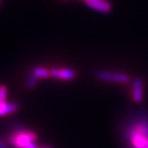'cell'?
Wrapping results in <instances>:
<instances>
[{"label":"cell","mask_w":148,"mask_h":148,"mask_svg":"<svg viewBox=\"0 0 148 148\" xmlns=\"http://www.w3.org/2000/svg\"><path fill=\"white\" fill-rule=\"evenodd\" d=\"M128 138L132 148H148V120L145 117L131 125Z\"/></svg>","instance_id":"1"},{"label":"cell","mask_w":148,"mask_h":148,"mask_svg":"<svg viewBox=\"0 0 148 148\" xmlns=\"http://www.w3.org/2000/svg\"><path fill=\"white\" fill-rule=\"evenodd\" d=\"M38 140V135L32 131L19 128L7 136V141L14 148H26L30 143Z\"/></svg>","instance_id":"2"},{"label":"cell","mask_w":148,"mask_h":148,"mask_svg":"<svg viewBox=\"0 0 148 148\" xmlns=\"http://www.w3.org/2000/svg\"><path fill=\"white\" fill-rule=\"evenodd\" d=\"M97 79L104 82H112L125 84L130 80V78L128 74L118 71H99L97 72Z\"/></svg>","instance_id":"3"},{"label":"cell","mask_w":148,"mask_h":148,"mask_svg":"<svg viewBox=\"0 0 148 148\" xmlns=\"http://www.w3.org/2000/svg\"><path fill=\"white\" fill-rule=\"evenodd\" d=\"M50 76L53 79L62 80V81H70L76 78V71L71 68H53L50 69Z\"/></svg>","instance_id":"4"},{"label":"cell","mask_w":148,"mask_h":148,"mask_svg":"<svg viewBox=\"0 0 148 148\" xmlns=\"http://www.w3.org/2000/svg\"><path fill=\"white\" fill-rule=\"evenodd\" d=\"M132 98L136 103H141L144 98V83L140 78L132 81Z\"/></svg>","instance_id":"5"},{"label":"cell","mask_w":148,"mask_h":148,"mask_svg":"<svg viewBox=\"0 0 148 148\" xmlns=\"http://www.w3.org/2000/svg\"><path fill=\"white\" fill-rule=\"evenodd\" d=\"M86 4L89 8L100 13L107 14L110 13L112 10V5L107 0H91Z\"/></svg>","instance_id":"6"},{"label":"cell","mask_w":148,"mask_h":148,"mask_svg":"<svg viewBox=\"0 0 148 148\" xmlns=\"http://www.w3.org/2000/svg\"><path fill=\"white\" fill-rule=\"evenodd\" d=\"M19 106L15 103H7L6 101L0 102V116H5L14 113L18 110Z\"/></svg>","instance_id":"7"},{"label":"cell","mask_w":148,"mask_h":148,"mask_svg":"<svg viewBox=\"0 0 148 148\" xmlns=\"http://www.w3.org/2000/svg\"><path fill=\"white\" fill-rule=\"evenodd\" d=\"M32 75L35 78H37L38 79L51 78V76H50V69H47L46 67H42V66L36 67V68L33 69Z\"/></svg>","instance_id":"8"},{"label":"cell","mask_w":148,"mask_h":148,"mask_svg":"<svg viewBox=\"0 0 148 148\" xmlns=\"http://www.w3.org/2000/svg\"><path fill=\"white\" fill-rule=\"evenodd\" d=\"M7 97V88L5 85H0V102L6 101Z\"/></svg>","instance_id":"9"},{"label":"cell","mask_w":148,"mask_h":148,"mask_svg":"<svg viewBox=\"0 0 148 148\" xmlns=\"http://www.w3.org/2000/svg\"><path fill=\"white\" fill-rule=\"evenodd\" d=\"M38 79L37 78H35L33 75H31L29 78V79H28V87L29 88H33L34 87H35V85H36V84H37V82H38Z\"/></svg>","instance_id":"10"},{"label":"cell","mask_w":148,"mask_h":148,"mask_svg":"<svg viewBox=\"0 0 148 148\" xmlns=\"http://www.w3.org/2000/svg\"><path fill=\"white\" fill-rule=\"evenodd\" d=\"M0 148H8L7 145L2 139H0Z\"/></svg>","instance_id":"11"},{"label":"cell","mask_w":148,"mask_h":148,"mask_svg":"<svg viewBox=\"0 0 148 148\" xmlns=\"http://www.w3.org/2000/svg\"><path fill=\"white\" fill-rule=\"evenodd\" d=\"M26 148H38V147L37 144H36L35 142H33V143H30Z\"/></svg>","instance_id":"12"},{"label":"cell","mask_w":148,"mask_h":148,"mask_svg":"<svg viewBox=\"0 0 148 148\" xmlns=\"http://www.w3.org/2000/svg\"><path fill=\"white\" fill-rule=\"evenodd\" d=\"M38 148H52L50 146H41V147H38Z\"/></svg>","instance_id":"13"},{"label":"cell","mask_w":148,"mask_h":148,"mask_svg":"<svg viewBox=\"0 0 148 148\" xmlns=\"http://www.w3.org/2000/svg\"><path fill=\"white\" fill-rule=\"evenodd\" d=\"M81 1H84L85 3H87V2H88V1H91V0H81Z\"/></svg>","instance_id":"14"}]
</instances>
